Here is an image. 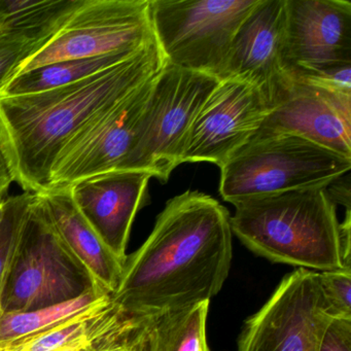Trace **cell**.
I'll return each mask as SVG.
<instances>
[{
    "label": "cell",
    "mask_w": 351,
    "mask_h": 351,
    "mask_svg": "<svg viewBox=\"0 0 351 351\" xmlns=\"http://www.w3.org/2000/svg\"><path fill=\"white\" fill-rule=\"evenodd\" d=\"M229 211L215 199L188 191L168 201L145 243L127 256L110 295L129 317H149L210 302L230 272Z\"/></svg>",
    "instance_id": "6da1fadb"
},
{
    "label": "cell",
    "mask_w": 351,
    "mask_h": 351,
    "mask_svg": "<svg viewBox=\"0 0 351 351\" xmlns=\"http://www.w3.org/2000/svg\"><path fill=\"white\" fill-rule=\"evenodd\" d=\"M166 63L155 38L124 62L82 81L27 95L0 96V153L14 182L23 192H46L53 165L71 137L157 77Z\"/></svg>",
    "instance_id": "7a4b0ae2"
},
{
    "label": "cell",
    "mask_w": 351,
    "mask_h": 351,
    "mask_svg": "<svg viewBox=\"0 0 351 351\" xmlns=\"http://www.w3.org/2000/svg\"><path fill=\"white\" fill-rule=\"evenodd\" d=\"M233 205L232 233L254 254L320 272L351 267L336 203L326 188L252 197Z\"/></svg>",
    "instance_id": "3957f363"
},
{
    "label": "cell",
    "mask_w": 351,
    "mask_h": 351,
    "mask_svg": "<svg viewBox=\"0 0 351 351\" xmlns=\"http://www.w3.org/2000/svg\"><path fill=\"white\" fill-rule=\"evenodd\" d=\"M351 159L287 133H254L221 168L219 193L233 203L289 191L328 188Z\"/></svg>",
    "instance_id": "277c9868"
},
{
    "label": "cell",
    "mask_w": 351,
    "mask_h": 351,
    "mask_svg": "<svg viewBox=\"0 0 351 351\" xmlns=\"http://www.w3.org/2000/svg\"><path fill=\"white\" fill-rule=\"evenodd\" d=\"M95 287H99L45 217L36 194L0 293V312L32 311L57 305Z\"/></svg>",
    "instance_id": "5b68a950"
},
{
    "label": "cell",
    "mask_w": 351,
    "mask_h": 351,
    "mask_svg": "<svg viewBox=\"0 0 351 351\" xmlns=\"http://www.w3.org/2000/svg\"><path fill=\"white\" fill-rule=\"evenodd\" d=\"M260 0H149L166 62L219 80L234 36Z\"/></svg>",
    "instance_id": "8992f818"
},
{
    "label": "cell",
    "mask_w": 351,
    "mask_h": 351,
    "mask_svg": "<svg viewBox=\"0 0 351 351\" xmlns=\"http://www.w3.org/2000/svg\"><path fill=\"white\" fill-rule=\"evenodd\" d=\"M219 82L213 75L166 63L154 82L134 147L121 170H143L167 182L180 165L193 121Z\"/></svg>",
    "instance_id": "52a82bcc"
},
{
    "label": "cell",
    "mask_w": 351,
    "mask_h": 351,
    "mask_svg": "<svg viewBox=\"0 0 351 351\" xmlns=\"http://www.w3.org/2000/svg\"><path fill=\"white\" fill-rule=\"evenodd\" d=\"M154 40L149 0H83L12 77L59 61L138 52Z\"/></svg>",
    "instance_id": "ba28073f"
},
{
    "label": "cell",
    "mask_w": 351,
    "mask_h": 351,
    "mask_svg": "<svg viewBox=\"0 0 351 351\" xmlns=\"http://www.w3.org/2000/svg\"><path fill=\"white\" fill-rule=\"evenodd\" d=\"M332 319L318 272L298 268L246 320L238 351H318Z\"/></svg>",
    "instance_id": "9c48e42d"
},
{
    "label": "cell",
    "mask_w": 351,
    "mask_h": 351,
    "mask_svg": "<svg viewBox=\"0 0 351 351\" xmlns=\"http://www.w3.org/2000/svg\"><path fill=\"white\" fill-rule=\"evenodd\" d=\"M157 77L94 117L71 137L53 165L49 189L66 188L86 178L122 169L134 147Z\"/></svg>",
    "instance_id": "30bf717a"
},
{
    "label": "cell",
    "mask_w": 351,
    "mask_h": 351,
    "mask_svg": "<svg viewBox=\"0 0 351 351\" xmlns=\"http://www.w3.org/2000/svg\"><path fill=\"white\" fill-rule=\"evenodd\" d=\"M271 108L254 86L219 81L193 121L180 164L211 162L221 167L258 130Z\"/></svg>",
    "instance_id": "8fae6325"
},
{
    "label": "cell",
    "mask_w": 351,
    "mask_h": 351,
    "mask_svg": "<svg viewBox=\"0 0 351 351\" xmlns=\"http://www.w3.org/2000/svg\"><path fill=\"white\" fill-rule=\"evenodd\" d=\"M287 0H260L238 28L219 81L256 87L271 110L291 83L285 64Z\"/></svg>",
    "instance_id": "7c38bea8"
},
{
    "label": "cell",
    "mask_w": 351,
    "mask_h": 351,
    "mask_svg": "<svg viewBox=\"0 0 351 351\" xmlns=\"http://www.w3.org/2000/svg\"><path fill=\"white\" fill-rule=\"evenodd\" d=\"M285 64L287 73L351 65V3L287 0Z\"/></svg>",
    "instance_id": "4fadbf2b"
},
{
    "label": "cell",
    "mask_w": 351,
    "mask_h": 351,
    "mask_svg": "<svg viewBox=\"0 0 351 351\" xmlns=\"http://www.w3.org/2000/svg\"><path fill=\"white\" fill-rule=\"evenodd\" d=\"M256 133L298 135L351 159V94L291 77Z\"/></svg>",
    "instance_id": "5bb4252c"
},
{
    "label": "cell",
    "mask_w": 351,
    "mask_h": 351,
    "mask_svg": "<svg viewBox=\"0 0 351 351\" xmlns=\"http://www.w3.org/2000/svg\"><path fill=\"white\" fill-rule=\"evenodd\" d=\"M152 178L143 170H114L71 186L82 215L124 264L131 228L139 209L147 202Z\"/></svg>",
    "instance_id": "9a60e30c"
},
{
    "label": "cell",
    "mask_w": 351,
    "mask_h": 351,
    "mask_svg": "<svg viewBox=\"0 0 351 351\" xmlns=\"http://www.w3.org/2000/svg\"><path fill=\"white\" fill-rule=\"evenodd\" d=\"M45 217L61 241L87 269L96 285L110 295L122 278L124 263L100 239L73 201L71 186L36 194Z\"/></svg>",
    "instance_id": "2e32d148"
},
{
    "label": "cell",
    "mask_w": 351,
    "mask_h": 351,
    "mask_svg": "<svg viewBox=\"0 0 351 351\" xmlns=\"http://www.w3.org/2000/svg\"><path fill=\"white\" fill-rule=\"evenodd\" d=\"M209 303L149 317L134 318L133 339L138 351H211L207 344Z\"/></svg>",
    "instance_id": "e0dca14e"
},
{
    "label": "cell",
    "mask_w": 351,
    "mask_h": 351,
    "mask_svg": "<svg viewBox=\"0 0 351 351\" xmlns=\"http://www.w3.org/2000/svg\"><path fill=\"white\" fill-rule=\"evenodd\" d=\"M110 301V293L95 287L77 299L57 305L32 311L0 312V349L55 328Z\"/></svg>",
    "instance_id": "ac0fdd59"
},
{
    "label": "cell",
    "mask_w": 351,
    "mask_h": 351,
    "mask_svg": "<svg viewBox=\"0 0 351 351\" xmlns=\"http://www.w3.org/2000/svg\"><path fill=\"white\" fill-rule=\"evenodd\" d=\"M136 53H120L94 58L71 59L38 67L9 80L0 88V96L9 97L27 95L63 87L120 64L134 56Z\"/></svg>",
    "instance_id": "d6986e66"
},
{
    "label": "cell",
    "mask_w": 351,
    "mask_h": 351,
    "mask_svg": "<svg viewBox=\"0 0 351 351\" xmlns=\"http://www.w3.org/2000/svg\"><path fill=\"white\" fill-rule=\"evenodd\" d=\"M112 305V301L106 305L94 308L81 315L75 316L55 328L34 335L24 340L13 343L0 351H52L79 337L93 332L102 314Z\"/></svg>",
    "instance_id": "ffe728a7"
},
{
    "label": "cell",
    "mask_w": 351,
    "mask_h": 351,
    "mask_svg": "<svg viewBox=\"0 0 351 351\" xmlns=\"http://www.w3.org/2000/svg\"><path fill=\"white\" fill-rule=\"evenodd\" d=\"M36 194L23 192L9 196L3 203L0 221V293L13 263L20 236Z\"/></svg>",
    "instance_id": "44dd1931"
},
{
    "label": "cell",
    "mask_w": 351,
    "mask_h": 351,
    "mask_svg": "<svg viewBox=\"0 0 351 351\" xmlns=\"http://www.w3.org/2000/svg\"><path fill=\"white\" fill-rule=\"evenodd\" d=\"M48 43L30 30L15 27L3 22L0 26V88L11 79L22 62Z\"/></svg>",
    "instance_id": "7402d4cb"
},
{
    "label": "cell",
    "mask_w": 351,
    "mask_h": 351,
    "mask_svg": "<svg viewBox=\"0 0 351 351\" xmlns=\"http://www.w3.org/2000/svg\"><path fill=\"white\" fill-rule=\"evenodd\" d=\"M133 328L134 318L121 313L114 305L91 347L94 351H138L133 339Z\"/></svg>",
    "instance_id": "603a6c76"
},
{
    "label": "cell",
    "mask_w": 351,
    "mask_h": 351,
    "mask_svg": "<svg viewBox=\"0 0 351 351\" xmlns=\"http://www.w3.org/2000/svg\"><path fill=\"white\" fill-rule=\"evenodd\" d=\"M332 318L351 319V267L318 273Z\"/></svg>",
    "instance_id": "cb8c5ba5"
},
{
    "label": "cell",
    "mask_w": 351,
    "mask_h": 351,
    "mask_svg": "<svg viewBox=\"0 0 351 351\" xmlns=\"http://www.w3.org/2000/svg\"><path fill=\"white\" fill-rule=\"evenodd\" d=\"M318 351H351V319L332 318L324 330Z\"/></svg>",
    "instance_id": "d4e9b609"
},
{
    "label": "cell",
    "mask_w": 351,
    "mask_h": 351,
    "mask_svg": "<svg viewBox=\"0 0 351 351\" xmlns=\"http://www.w3.org/2000/svg\"><path fill=\"white\" fill-rule=\"evenodd\" d=\"M14 180L7 163L0 153V202L9 197V191Z\"/></svg>",
    "instance_id": "484cf974"
},
{
    "label": "cell",
    "mask_w": 351,
    "mask_h": 351,
    "mask_svg": "<svg viewBox=\"0 0 351 351\" xmlns=\"http://www.w3.org/2000/svg\"><path fill=\"white\" fill-rule=\"evenodd\" d=\"M5 20V12L3 9V0H0V26L3 25Z\"/></svg>",
    "instance_id": "4316f807"
},
{
    "label": "cell",
    "mask_w": 351,
    "mask_h": 351,
    "mask_svg": "<svg viewBox=\"0 0 351 351\" xmlns=\"http://www.w3.org/2000/svg\"><path fill=\"white\" fill-rule=\"evenodd\" d=\"M5 200L1 201L0 202V221H1V219H3V203H5Z\"/></svg>",
    "instance_id": "83f0119b"
},
{
    "label": "cell",
    "mask_w": 351,
    "mask_h": 351,
    "mask_svg": "<svg viewBox=\"0 0 351 351\" xmlns=\"http://www.w3.org/2000/svg\"><path fill=\"white\" fill-rule=\"evenodd\" d=\"M82 351H93V349L91 348V345H90V347H88V348L84 349V350Z\"/></svg>",
    "instance_id": "f1b7e54d"
},
{
    "label": "cell",
    "mask_w": 351,
    "mask_h": 351,
    "mask_svg": "<svg viewBox=\"0 0 351 351\" xmlns=\"http://www.w3.org/2000/svg\"><path fill=\"white\" fill-rule=\"evenodd\" d=\"M91 348H92V347H91ZM92 349H93V348H92ZM93 351H94V349H93Z\"/></svg>",
    "instance_id": "f546056e"
}]
</instances>
